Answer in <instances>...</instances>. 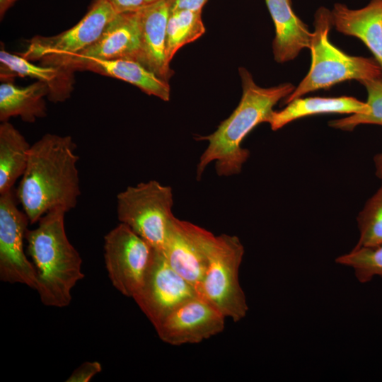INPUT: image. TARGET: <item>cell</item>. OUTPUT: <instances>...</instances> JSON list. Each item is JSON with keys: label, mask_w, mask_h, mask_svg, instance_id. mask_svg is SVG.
Instances as JSON below:
<instances>
[{"label": "cell", "mask_w": 382, "mask_h": 382, "mask_svg": "<svg viewBox=\"0 0 382 382\" xmlns=\"http://www.w3.org/2000/svg\"><path fill=\"white\" fill-rule=\"evenodd\" d=\"M101 371L102 366L100 362L86 361L72 372L66 382H88Z\"/></svg>", "instance_id": "484cf974"}, {"label": "cell", "mask_w": 382, "mask_h": 382, "mask_svg": "<svg viewBox=\"0 0 382 382\" xmlns=\"http://www.w3.org/2000/svg\"><path fill=\"white\" fill-rule=\"evenodd\" d=\"M117 13L135 12L141 9L146 0H107Z\"/></svg>", "instance_id": "4316f807"}, {"label": "cell", "mask_w": 382, "mask_h": 382, "mask_svg": "<svg viewBox=\"0 0 382 382\" xmlns=\"http://www.w3.org/2000/svg\"><path fill=\"white\" fill-rule=\"evenodd\" d=\"M173 206L172 188L156 180L128 186L117 195L120 222L161 252L174 216Z\"/></svg>", "instance_id": "8992f818"}, {"label": "cell", "mask_w": 382, "mask_h": 382, "mask_svg": "<svg viewBox=\"0 0 382 382\" xmlns=\"http://www.w3.org/2000/svg\"><path fill=\"white\" fill-rule=\"evenodd\" d=\"M18 0H0V19L2 20L7 11Z\"/></svg>", "instance_id": "f546056e"}, {"label": "cell", "mask_w": 382, "mask_h": 382, "mask_svg": "<svg viewBox=\"0 0 382 382\" xmlns=\"http://www.w3.org/2000/svg\"><path fill=\"white\" fill-rule=\"evenodd\" d=\"M374 162L376 175L381 180L382 183V148L380 152L374 156Z\"/></svg>", "instance_id": "f1b7e54d"}, {"label": "cell", "mask_w": 382, "mask_h": 382, "mask_svg": "<svg viewBox=\"0 0 382 382\" xmlns=\"http://www.w3.org/2000/svg\"><path fill=\"white\" fill-rule=\"evenodd\" d=\"M238 71L242 96L238 106L213 133L200 138L207 140L208 146L197 165L198 180L212 162L215 163L219 176L239 174L250 156L249 150L242 147L243 139L258 125L269 123L274 106L289 96L296 87L291 83L261 87L245 68L240 67Z\"/></svg>", "instance_id": "7a4b0ae2"}, {"label": "cell", "mask_w": 382, "mask_h": 382, "mask_svg": "<svg viewBox=\"0 0 382 382\" xmlns=\"http://www.w3.org/2000/svg\"><path fill=\"white\" fill-rule=\"evenodd\" d=\"M66 213L59 208L49 211L25 233L28 253L38 274L36 291L47 306H69L72 289L84 277L82 259L66 233Z\"/></svg>", "instance_id": "3957f363"}, {"label": "cell", "mask_w": 382, "mask_h": 382, "mask_svg": "<svg viewBox=\"0 0 382 382\" xmlns=\"http://www.w3.org/2000/svg\"><path fill=\"white\" fill-rule=\"evenodd\" d=\"M279 111L274 110L269 124L277 131L290 122L303 117L320 114L366 113L370 108L366 102L352 97H307L299 98L286 104Z\"/></svg>", "instance_id": "d6986e66"}, {"label": "cell", "mask_w": 382, "mask_h": 382, "mask_svg": "<svg viewBox=\"0 0 382 382\" xmlns=\"http://www.w3.org/2000/svg\"><path fill=\"white\" fill-rule=\"evenodd\" d=\"M158 1V0H146V4L151 3V2H154V1Z\"/></svg>", "instance_id": "4dcf8cb0"}, {"label": "cell", "mask_w": 382, "mask_h": 382, "mask_svg": "<svg viewBox=\"0 0 382 382\" xmlns=\"http://www.w3.org/2000/svg\"><path fill=\"white\" fill-rule=\"evenodd\" d=\"M116 14L107 0H93L75 25L57 35L34 36L19 54L30 62L56 65L95 42Z\"/></svg>", "instance_id": "ba28073f"}, {"label": "cell", "mask_w": 382, "mask_h": 382, "mask_svg": "<svg viewBox=\"0 0 382 382\" xmlns=\"http://www.w3.org/2000/svg\"><path fill=\"white\" fill-rule=\"evenodd\" d=\"M76 71H89L129 83L145 93L168 101L170 88L166 81L130 59H88L74 66Z\"/></svg>", "instance_id": "ac0fdd59"}, {"label": "cell", "mask_w": 382, "mask_h": 382, "mask_svg": "<svg viewBox=\"0 0 382 382\" xmlns=\"http://www.w3.org/2000/svg\"><path fill=\"white\" fill-rule=\"evenodd\" d=\"M76 145L69 135L47 133L31 145L28 164L16 191L30 224L47 212L76 207L81 195Z\"/></svg>", "instance_id": "6da1fadb"}, {"label": "cell", "mask_w": 382, "mask_h": 382, "mask_svg": "<svg viewBox=\"0 0 382 382\" xmlns=\"http://www.w3.org/2000/svg\"><path fill=\"white\" fill-rule=\"evenodd\" d=\"M314 30L309 50L311 63L308 72L284 99V104L320 89H328L348 80L361 82L382 79V69L374 58L352 56L329 40L332 25L331 11L322 6L314 15Z\"/></svg>", "instance_id": "277c9868"}, {"label": "cell", "mask_w": 382, "mask_h": 382, "mask_svg": "<svg viewBox=\"0 0 382 382\" xmlns=\"http://www.w3.org/2000/svg\"><path fill=\"white\" fill-rule=\"evenodd\" d=\"M139 52L137 11L120 13L108 23L95 42L56 65H66L74 69L75 66L88 59L138 61Z\"/></svg>", "instance_id": "4fadbf2b"}, {"label": "cell", "mask_w": 382, "mask_h": 382, "mask_svg": "<svg viewBox=\"0 0 382 382\" xmlns=\"http://www.w3.org/2000/svg\"><path fill=\"white\" fill-rule=\"evenodd\" d=\"M202 11V10L169 11L166 42V54L169 63L182 47L195 41L204 33L205 27Z\"/></svg>", "instance_id": "7402d4cb"}, {"label": "cell", "mask_w": 382, "mask_h": 382, "mask_svg": "<svg viewBox=\"0 0 382 382\" xmlns=\"http://www.w3.org/2000/svg\"><path fill=\"white\" fill-rule=\"evenodd\" d=\"M198 295L195 288L156 250L144 283L132 297L154 326L176 306Z\"/></svg>", "instance_id": "7c38bea8"}, {"label": "cell", "mask_w": 382, "mask_h": 382, "mask_svg": "<svg viewBox=\"0 0 382 382\" xmlns=\"http://www.w3.org/2000/svg\"><path fill=\"white\" fill-rule=\"evenodd\" d=\"M168 14L166 0L146 4L137 11L140 33L138 62L166 81L174 74L166 54Z\"/></svg>", "instance_id": "5bb4252c"}, {"label": "cell", "mask_w": 382, "mask_h": 382, "mask_svg": "<svg viewBox=\"0 0 382 382\" xmlns=\"http://www.w3.org/2000/svg\"><path fill=\"white\" fill-rule=\"evenodd\" d=\"M337 264L352 267L361 283L382 277V245L369 248H354L349 253L337 257Z\"/></svg>", "instance_id": "d4e9b609"}, {"label": "cell", "mask_w": 382, "mask_h": 382, "mask_svg": "<svg viewBox=\"0 0 382 382\" xmlns=\"http://www.w3.org/2000/svg\"><path fill=\"white\" fill-rule=\"evenodd\" d=\"M265 3L275 28L274 59L279 63L291 61L303 49H309L313 32L295 14L291 0H265Z\"/></svg>", "instance_id": "e0dca14e"}, {"label": "cell", "mask_w": 382, "mask_h": 382, "mask_svg": "<svg viewBox=\"0 0 382 382\" xmlns=\"http://www.w3.org/2000/svg\"><path fill=\"white\" fill-rule=\"evenodd\" d=\"M225 319L216 308L197 295L176 306L154 327L163 342L180 346L197 344L221 332Z\"/></svg>", "instance_id": "8fae6325"}, {"label": "cell", "mask_w": 382, "mask_h": 382, "mask_svg": "<svg viewBox=\"0 0 382 382\" xmlns=\"http://www.w3.org/2000/svg\"><path fill=\"white\" fill-rule=\"evenodd\" d=\"M17 202L13 189L0 195V279L36 290L37 272L23 250L30 221L26 214L18 208Z\"/></svg>", "instance_id": "9c48e42d"}, {"label": "cell", "mask_w": 382, "mask_h": 382, "mask_svg": "<svg viewBox=\"0 0 382 382\" xmlns=\"http://www.w3.org/2000/svg\"><path fill=\"white\" fill-rule=\"evenodd\" d=\"M215 236L205 228L175 216L169 226L162 253L170 266L195 288L197 294L208 268Z\"/></svg>", "instance_id": "30bf717a"}, {"label": "cell", "mask_w": 382, "mask_h": 382, "mask_svg": "<svg viewBox=\"0 0 382 382\" xmlns=\"http://www.w3.org/2000/svg\"><path fill=\"white\" fill-rule=\"evenodd\" d=\"M169 11L175 10H202L207 0H166Z\"/></svg>", "instance_id": "83f0119b"}, {"label": "cell", "mask_w": 382, "mask_h": 382, "mask_svg": "<svg viewBox=\"0 0 382 382\" xmlns=\"http://www.w3.org/2000/svg\"><path fill=\"white\" fill-rule=\"evenodd\" d=\"M31 145L8 121L0 125V195L11 190L23 175Z\"/></svg>", "instance_id": "44dd1931"}, {"label": "cell", "mask_w": 382, "mask_h": 382, "mask_svg": "<svg viewBox=\"0 0 382 382\" xmlns=\"http://www.w3.org/2000/svg\"><path fill=\"white\" fill-rule=\"evenodd\" d=\"M244 246L236 236H216L210 248L208 268L198 295L234 322L249 310L238 273Z\"/></svg>", "instance_id": "5b68a950"}, {"label": "cell", "mask_w": 382, "mask_h": 382, "mask_svg": "<svg viewBox=\"0 0 382 382\" xmlns=\"http://www.w3.org/2000/svg\"><path fill=\"white\" fill-rule=\"evenodd\" d=\"M48 88L45 83L35 81L26 86H18L13 81L0 85V121L20 117L25 122L33 123L47 116L45 98Z\"/></svg>", "instance_id": "ffe728a7"}, {"label": "cell", "mask_w": 382, "mask_h": 382, "mask_svg": "<svg viewBox=\"0 0 382 382\" xmlns=\"http://www.w3.org/2000/svg\"><path fill=\"white\" fill-rule=\"evenodd\" d=\"M367 93L366 103L370 110L366 113L352 114L349 116L330 120L328 125L334 129L352 131L361 125L382 126V79L366 80L361 82Z\"/></svg>", "instance_id": "cb8c5ba5"}, {"label": "cell", "mask_w": 382, "mask_h": 382, "mask_svg": "<svg viewBox=\"0 0 382 382\" xmlns=\"http://www.w3.org/2000/svg\"><path fill=\"white\" fill-rule=\"evenodd\" d=\"M357 224L359 237L354 248L382 245V183L359 213Z\"/></svg>", "instance_id": "603a6c76"}, {"label": "cell", "mask_w": 382, "mask_h": 382, "mask_svg": "<svg viewBox=\"0 0 382 382\" xmlns=\"http://www.w3.org/2000/svg\"><path fill=\"white\" fill-rule=\"evenodd\" d=\"M331 13L336 30L362 41L382 69V0H370L358 9L336 3Z\"/></svg>", "instance_id": "2e32d148"}, {"label": "cell", "mask_w": 382, "mask_h": 382, "mask_svg": "<svg viewBox=\"0 0 382 382\" xmlns=\"http://www.w3.org/2000/svg\"><path fill=\"white\" fill-rule=\"evenodd\" d=\"M103 248L112 284L122 295L132 298L144 283L156 249L122 223L105 236Z\"/></svg>", "instance_id": "52a82bcc"}, {"label": "cell", "mask_w": 382, "mask_h": 382, "mask_svg": "<svg viewBox=\"0 0 382 382\" xmlns=\"http://www.w3.org/2000/svg\"><path fill=\"white\" fill-rule=\"evenodd\" d=\"M0 63L1 81H12L16 76L30 77L47 85V98L52 103L64 102L71 97L76 71L69 66L35 64L4 49L0 51Z\"/></svg>", "instance_id": "9a60e30c"}]
</instances>
